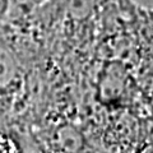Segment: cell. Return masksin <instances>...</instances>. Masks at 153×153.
I'll list each match as a JSON object with an SVG mask.
<instances>
[{
    "label": "cell",
    "mask_w": 153,
    "mask_h": 153,
    "mask_svg": "<svg viewBox=\"0 0 153 153\" xmlns=\"http://www.w3.org/2000/svg\"><path fill=\"white\" fill-rule=\"evenodd\" d=\"M0 153H21V151L10 137L0 133Z\"/></svg>",
    "instance_id": "cell-1"
}]
</instances>
